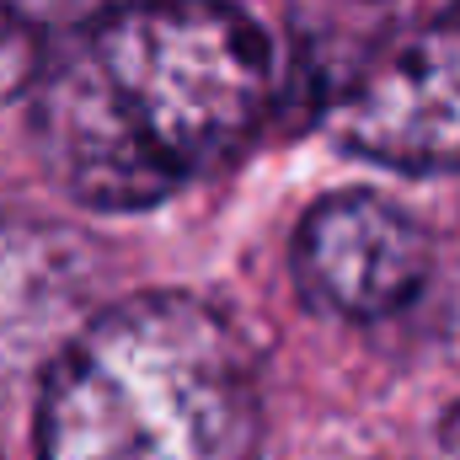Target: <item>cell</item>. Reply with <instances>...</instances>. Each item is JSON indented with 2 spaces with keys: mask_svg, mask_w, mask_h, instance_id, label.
<instances>
[{
  "mask_svg": "<svg viewBox=\"0 0 460 460\" xmlns=\"http://www.w3.org/2000/svg\"><path fill=\"white\" fill-rule=\"evenodd\" d=\"M273 113V49L230 0H123L38 81L32 139L86 209H150Z\"/></svg>",
  "mask_w": 460,
  "mask_h": 460,
  "instance_id": "obj_1",
  "label": "cell"
},
{
  "mask_svg": "<svg viewBox=\"0 0 460 460\" xmlns=\"http://www.w3.org/2000/svg\"><path fill=\"white\" fill-rule=\"evenodd\" d=\"M252 348L193 295H128L75 332L38 402V460H252Z\"/></svg>",
  "mask_w": 460,
  "mask_h": 460,
  "instance_id": "obj_2",
  "label": "cell"
},
{
  "mask_svg": "<svg viewBox=\"0 0 460 460\" xmlns=\"http://www.w3.org/2000/svg\"><path fill=\"white\" fill-rule=\"evenodd\" d=\"M332 134L396 172H460V5L391 38L332 108Z\"/></svg>",
  "mask_w": 460,
  "mask_h": 460,
  "instance_id": "obj_3",
  "label": "cell"
},
{
  "mask_svg": "<svg viewBox=\"0 0 460 460\" xmlns=\"http://www.w3.org/2000/svg\"><path fill=\"white\" fill-rule=\"evenodd\" d=\"M295 284L316 311L380 322L429 284V241L375 193H332L295 230Z\"/></svg>",
  "mask_w": 460,
  "mask_h": 460,
  "instance_id": "obj_4",
  "label": "cell"
},
{
  "mask_svg": "<svg viewBox=\"0 0 460 460\" xmlns=\"http://www.w3.org/2000/svg\"><path fill=\"white\" fill-rule=\"evenodd\" d=\"M295 54L300 102L338 108L358 75L391 49L396 0H279Z\"/></svg>",
  "mask_w": 460,
  "mask_h": 460,
  "instance_id": "obj_5",
  "label": "cell"
},
{
  "mask_svg": "<svg viewBox=\"0 0 460 460\" xmlns=\"http://www.w3.org/2000/svg\"><path fill=\"white\" fill-rule=\"evenodd\" d=\"M123 0H0V97L49 75V65Z\"/></svg>",
  "mask_w": 460,
  "mask_h": 460,
  "instance_id": "obj_6",
  "label": "cell"
},
{
  "mask_svg": "<svg viewBox=\"0 0 460 460\" xmlns=\"http://www.w3.org/2000/svg\"><path fill=\"white\" fill-rule=\"evenodd\" d=\"M439 460H460V407L445 418V429H439Z\"/></svg>",
  "mask_w": 460,
  "mask_h": 460,
  "instance_id": "obj_7",
  "label": "cell"
}]
</instances>
